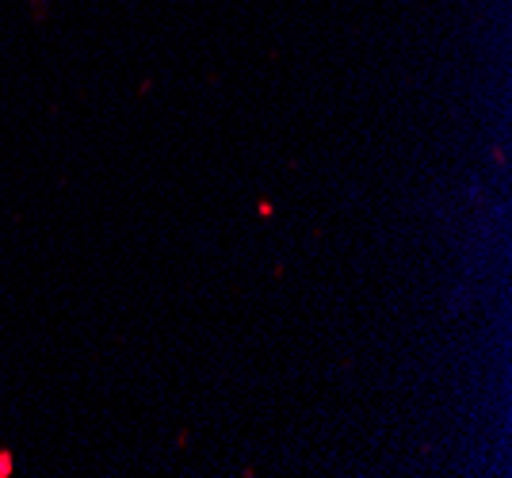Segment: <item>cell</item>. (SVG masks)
Listing matches in <instances>:
<instances>
[{
	"label": "cell",
	"instance_id": "6da1fadb",
	"mask_svg": "<svg viewBox=\"0 0 512 478\" xmlns=\"http://www.w3.org/2000/svg\"><path fill=\"white\" fill-rule=\"evenodd\" d=\"M8 467H12V459H8V456H0V478H4V475H12Z\"/></svg>",
	"mask_w": 512,
	"mask_h": 478
}]
</instances>
